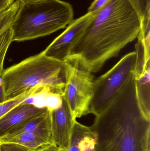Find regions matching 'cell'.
I'll return each instance as SVG.
<instances>
[{"label":"cell","instance_id":"6da1fadb","mask_svg":"<svg viewBox=\"0 0 150 151\" xmlns=\"http://www.w3.org/2000/svg\"><path fill=\"white\" fill-rule=\"evenodd\" d=\"M140 28V17L128 0H109L94 13L69 56L96 73L137 38Z\"/></svg>","mask_w":150,"mask_h":151},{"label":"cell","instance_id":"7a4b0ae2","mask_svg":"<svg viewBox=\"0 0 150 151\" xmlns=\"http://www.w3.org/2000/svg\"><path fill=\"white\" fill-rule=\"evenodd\" d=\"M91 127L95 151H150V118L142 107L133 73Z\"/></svg>","mask_w":150,"mask_h":151},{"label":"cell","instance_id":"3957f363","mask_svg":"<svg viewBox=\"0 0 150 151\" xmlns=\"http://www.w3.org/2000/svg\"><path fill=\"white\" fill-rule=\"evenodd\" d=\"M0 79L4 100L35 87L47 88L63 97L66 66L64 62L48 56L43 50L4 70Z\"/></svg>","mask_w":150,"mask_h":151},{"label":"cell","instance_id":"277c9868","mask_svg":"<svg viewBox=\"0 0 150 151\" xmlns=\"http://www.w3.org/2000/svg\"><path fill=\"white\" fill-rule=\"evenodd\" d=\"M74 15L71 4L61 0L22 3L11 27L12 42L34 40L66 28L74 20Z\"/></svg>","mask_w":150,"mask_h":151},{"label":"cell","instance_id":"5b68a950","mask_svg":"<svg viewBox=\"0 0 150 151\" xmlns=\"http://www.w3.org/2000/svg\"><path fill=\"white\" fill-rule=\"evenodd\" d=\"M63 62L66 66L64 95L73 119L90 114L93 94L94 76L78 58L69 56Z\"/></svg>","mask_w":150,"mask_h":151},{"label":"cell","instance_id":"8992f818","mask_svg":"<svg viewBox=\"0 0 150 151\" xmlns=\"http://www.w3.org/2000/svg\"><path fill=\"white\" fill-rule=\"evenodd\" d=\"M136 63L135 51L130 52L108 71L94 79L90 114L96 116L110 104L134 72Z\"/></svg>","mask_w":150,"mask_h":151},{"label":"cell","instance_id":"52a82bcc","mask_svg":"<svg viewBox=\"0 0 150 151\" xmlns=\"http://www.w3.org/2000/svg\"><path fill=\"white\" fill-rule=\"evenodd\" d=\"M88 13L74 19L64 32L56 37L44 50L48 56L63 61L69 55L75 43L79 40L93 17Z\"/></svg>","mask_w":150,"mask_h":151},{"label":"cell","instance_id":"ba28073f","mask_svg":"<svg viewBox=\"0 0 150 151\" xmlns=\"http://www.w3.org/2000/svg\"><path fill=\"white\" fill-rule=\"evenodd\" d=\"M63 99L60 108L51 111L52 138L55 146L64 150L68 149L75 120L66 100Z\"/></svg>","mask_w":150,"mask_h":151},{"label":"cell","instance_id":"9c48e42d","mask_svg":"<svg viewBox=\"0 0 150 151\" xmlns=\"http://www.w3.org/2000/svg\"><path fill=\"white\" fill-rule=\"evenodd\" d=\"M28 100L16 106L0 119V137L25 121L41 114L48 109L46 106H38Z\"/></svg>","mask_w":150,"mask_h":151},{"label":"cell","instance_id":"30bf717a","mask_svg":"<svg viewBox=\"0 0 150 151\" xmlns=\"http://www.w3.org/2000/svg\"><path fill=\"white\" fill-rule=\"evenodd\" d=\"M20 133L33 134L54 142L52 135L51 111L47 109L41 114L25 121L5 135H14Z\"/></svg>","mask_w":150,"mask_h":151},{"label":"cell","instance_id":"8fae6325","mask_svg":"<svg viewBox=\"0 0 150 151\" xmlns=\"http://www.w3.org/2000/svg\"><path fill=\"white\" fill-rule=\"evenodd\" d=\"M136 44V63L134 73L140 74L150 69V18L141 21V28Z\"/></svg>","mask_w":150,"mask_h":151},{"label":"cell","instance_id":"7c38bea8","mask_svg":"<svg viewBox=\"0 0 150 151\" xmlns=\"http://www.w3.org/2000/svg\"><path fill=\"white\" fill-rule=\"evenodd\" d=\"M96 136L91 127L74 122L68 151H95Z\"/></svg>","mask_w":150,"mask_h":151},{"label":"cell","instance_id":"4fadbf2b","mask_svg":"<svg viewBox=\"0 0 150 151\" xmlns=\"http://www.w3.org/2000/svg\"><path fill=\"white\" fill-rule=\"evenodd\" d=\"M1 144H14L36 151L49 147H56L54 143L33 134L20 133L14 135H4L0 137Z\"/></svg>","mask_w":150,"mask_h":151},{"label":"cell","instance_id":"5bb4252c","mask_svg":"<svg viewBox=\"0 0 150 151\" xmlns=\"http://www.w3.org/2000/svg\"><path fill=\"white\" fill-rule=\"evenodd\" d=\"M50 91V90L47 88L35 87L16 97L4 101L0 104V119L16 106L27 101L30 99L46 96Z\"/></svg>","mask_w":150,"mask_h":151},{"label":"cell","instance_id":"9a60e30c","mask_svg":"<svg viewBox=\"0 0 150 151\" xmlns=\"http://www.w3.org/2000/svg\"><path fill=\"white\" fill-rule=\"evenodd\" d=\"M137 95L144 112L150 118V70L135 76Z\"/></svg>","mask_w":150,"mask_h":151},{"label":"cell","instance_id":"2e32d148","mask_svg":"<svg viewBox=\"0 0 150 151\" xmlns=\"http://www.w3.org/2000/svg\"><path fill=\"white\" fill-rule=\"evenodd\" d=\"M22 4L21 1L15 0L8 8L0 12V35L11 26Z\"/></svg>","mask_w":150,"mask_h":151},{"label":"cell","instance_id":"e0dca14e","mask_svg":"<svg viewBox=\"0 0 150 151\" xmlns=\"http://www.w3.org/2000/svg\"><path fill=\"white\" fill-rule=\"evenodd\" d=\"M12 42V31L10 27L0 35V77L4 70L5 56Z\"/></svg>","mask_w":150,"mask_h":151},{"label":"cell","instance_id":"ac0fdd59","mask_svg":"<svg viewBox=\"0 0 150 151\" xmlns=\"http://www.w3.org/2000/svg\"><path fill=\"white\" fill-rule=\"evenodd\" d=\"M139 15L143 18L150 12V0H128Z\"/></svg>","mask_w":150,"mask_h":151},{"label":"cell","instance_id":"d6986e66","mask_svg":"<svg viewBox=\"0 0 150 151\" xmlns=\"http://www.w3.org/2000/svg\"><path fill=\"white\" fill-rule=\"evenodd\" d=\"M0 151H31L21 145L14 144H1Z\"/></svg>","mask_w":150,"mask_h":151},{"label":"cell","instance_id":"ffe728a7","mask_svg":"<svg viewBox=\"0 0 150 151\" xmlns=\"http://www.w3.org/2000/svg\"><path fill=\"white\" fill-rule=\"evenodd\" d=\"M109 0H93L88 9V13H94L102 8Z\"/></svg>","mask_w":150,"mask_h":151},{"label":"cell","instance_id":"44dd1931","mask_svg":"<svg viewBox=\"0 0 150 151\" xmlns=\"http://www.w3.org/2000/svg\"><path fill=\"white\" fill-rule=\"evenodd\" d=\"M14 0H0V12L9 7Z\"/></svg>","mask_w":150,"mask_h":151},{"label":"cell","instance_id":"7402d4cb","mask_svg":"<svg viewBox=\"0 0 150 151\" xmlns=\"http://www.w3.org/2000/svg\"><path fill=\"white\" fill-rule=\"evenodd\" d=\"M36 151H68V150H62L56 147H52Z\"/></svg>","mask_w":150,"mask_h":151},{"label":"cell","instance_id":"603a6c76","mask_svg":"<svg viewBox=\"0 0 150 151\" xmlns=\"http://www.w3.org/2000/svg\"><path fill=\"white\" fill-rule=\"evenodd\" d=\"M4 101L5 100H4V92L2 87L1 85H0V104Z\"/></svg>","mask_w":150,"mask_h":151},{"label":"cell","instance_id":"cb8c5ba5","mask_svg":"<svg viewBox=\"0 0 150 151\" xmlns=\"http://www.w3.org/2000/svg\"><path fill=\"white\" fill-rule=\"evenodd\" d=\"M15 1V0H14ZM22 2V3H28L38 1L40 0H19Z\"/></svg>","mask_w":150,"mask_h":151}]
</instances>
